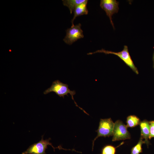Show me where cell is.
I'll return each instance as SVG.
<instances>
[{
	"label": "cell",
	"instance_id": "1",
	"mask_svg": "<svg viewBox=\"0 0 154 154\" xmlns=\"http://www.w3.org/2000/svg\"><path fill=\"white\" fill-rule=\"evenodd\" d=\"M68 87V84H64L58 80H57L53 82L51 86L46 90L43 93L46 94L50 92H54L60 97H62L63 98L65 96H68V94H69L71 96L72 99L74 101L76 106L79 107L85 113L88 115L85 110L79 107L75 101L73 96L76 94V91L75 90H71Z\"/></svg>",
	"mask_w": 154,
	"mask_h": 154
},
{
	"label": "cell",
	"instance_id": "2",
	"mask_svg": "<svg viewBox=\"0 0 154 154\" xmlns=\"http://www.w3.org/2000/svg\"><path fill=\"white\" fill-rule=\"evenodd\" d=\"M97 53H103L106 54H112L117 55L135 73L137 74H138L139 72L138 70L133 63L129 54L128 47L126 45H125L124 46L123 49L122 51L118 52H115L102 49L94 52L89 53L87 54L91 55Z\"/></svg>",
	"mask_w": 154,
	"mask_h": 154
},
{
	"label": "cell",
	"instance_id": "3",
	"mask_svg": "<svg viewBox=\"0 0 154 154\" xmlns=\"http://www.w3.org/2000/svg\"><path fill=\"white\" fill-rule=\"evenodd\" d=\"M114 125L111 118L100 119L98 129L96 131L97 135L92 142V150H93L94 142L99 137H109L112 136Z\"/></svg>",
	"mask_w": 154,
	"mask_h": 154
},
{
	"label": "cell",
	"instance_id": "4",
	"mask_svg": "<svg viewBox=\"0 0 154 154\" xmlns=\"http://www.w3.org/2000/svg\"><path fill=\"white\" fill-rule=\"evenodd\" d=\"M43 135L42 136L41 139L39 142L30 145L26 151L23 152L22 154H46L45 151L48 145L51 146L54 151L55 148H58L59 149L60 146L57 148L53 146L52 143L50 142V138L43 139Z\"/></svg>",
	"mask_w": 154,
	"mask_h": 154
},
{
	"label": "cell",
	"instance_id": "5",
	"mask_svg": "<svg viewBox=\"0 0 154 154\" xmlns=\"http://www.w3.org/2000/svg\"><path fill=\"white\" fill-rule=\"evenodd\" d=\"M127 128L121 121L119 120L116 121L114 123L112 141L130 139L131 135Z\"/></svg>",
	"mask_w": 154,
	"mask_h": 154
},
{
	"label": "cell",
	"instance_id": "6",
	"mask_svg": "<svg viewBox=\"0 0 154 154\" xmlns=\"http://www.w3.org/2000/svg\"><path fill=\"white\" fill-rule=\"evenodd\" d=\"M81 26V25L79 23L66 30V35L63 39L65 43L71 45L78 39L84 37Z\"/></svg>",
	"mask_w": 154,
	"mask_h": 154
},
{
	"label": "cell",
	"instance_id": "7",
	"mask_svg": "<svg viewBox=\"0 0 154 154\" xmlns=\"http://www.w3.org/2000/svg\"><path fill=\"white\" fill-rule=\"evenodd\" d=\"M118 5L119 2L116 0H101L100 1V7L105 11L114 29V27L112 16L114 14L118 12L119 9Z\"/></svg>",
	"mask_w": 154,
	"mask_h": 154
},
{
	"label": "cell",
	"instance_id": "8",
	"mask_svg": "<svg viewBox=\"0 0 154 154\" xmlns=\"http://www.w3.org/2000/svg\"><path fill=\"white\" fill-rule=\"evenodd\" d=\"M141 130V137L144 139L145 143L147 147L150 143L149 141L150 134V125L149 121L146 119L141 121L139 124Z\"/></svg>",
	"mask_w": 154,
	"mask_h": 154
},
{
	"label": "cell",
	"instance_id": "9",
	"mask_svg": "<svg viewBox=\"0 0 154 154\" xmlns=\"http://www.w3.org/2000/svg\"><path fill=\"white\" fill-rule=\"evenodd\" d=\"M88 1V0H86L85 1L78 5L75 8L73 11L74 13L73 17L71 21V27H73L74 25V21L77 17L88 14V11L87 7Z\"/></svg>",
	"mask_w": 154,
	"mask_h": 154
},
{
	"label": "cell",
	"instance_id": "10",
	"mask_svg": "<svg viewBox=\"0 0 154 154\" xmlns=\"http://www.w3.org/2000/svg\"><path fill=\"white\" fill-rule=\"evenodd\" d=\"M86 0H63V5L69 8L71 14L75 8L78 5L86 1Z\"/></svg>",
	"mask_w": 154,
	"mask_h": 154
},
{
	"label": "cell",
	"instance_id": "11",
	"mask_svg": "<svg viewBox=\"0 0 154 154\" xmlns=\"http://www.w3.org/2000/svg\"><path fill=\"white\" fill-rule=\"evenodd\" d=\"M140 119L134 115L128 116L127 117L126 123L127 127L133 128L139 124Z\"/></svg>",
	"mask_w": 154,
	"mask_h": 154
},
{
	"label": "cell",
	"instance_id": "12",
	"mask_svg": "<svg viewBox=\"0 0 154 154\" xmlns=\"http://www.w3.org/2000/svg\"><path fill=\"white\" fill-rule=\"evenodd\" d=\"M123 143V142H122L116 147L111 145H106L102 148L100 154H116V148L121 145Z\"/></svg>",
	"mask_w": 154,
	"mask_h": 154
},
{
	"label": "cell",
	"instance_id": "13",
	"mask_svg": "<svg viewBox=\"0 0 154 154\" xmlns=\"http://www.w3.org/2000/svg\"><path fill=\"white\" fill-rule=\"evenodd\" d=\"M143 139L140 137L137 144L132 148L131 154H139L142 152V145L145 143Z\"/></svg>",
	"mask_w": 154,
	"mask_h": 154
},
{
	"label": "cell",
	"instance_id": "14",
	"mask_svg": "<svg viewBox=\"0 0 154 154\" xmlns=\"http://www.w3.org/2000/svg\"><path fill=\"white\" fill-rule=\"evenodd\" d=\"M150 125V134L149 139L154 137V120L149 121Z\"/></svg>",
	"mask_w": 154,
	"mask_h": 154
},
{
	"label": "cell",
	"instance_id": "15",
	"mask_svg": "<svg viewBox=\"0 0 154 154\" xmlns=\"http://www.w3.org/2000/svg\"><path fill=\"white\" fill-rule=\"evenodd\" d=\"M153 67L154 68V52L153 55Z\"/></svg>",
	"mask_w": 154,
	"mask_h": 154
}]
</instances>
